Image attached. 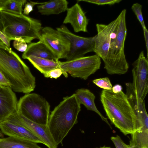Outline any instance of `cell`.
Here are the masks:
<instances>
[{
    "label": "cell",
    "instance_id": "obj_35",
    "mask_svg": "<svg viewBox=\"0 0 148 148\" xmlns=\"http://www.w3.org/2000/svg\"><path fill=\"white\" fill-rule=\"evenodd\" d=\"M3 30V26L1 20L0 12V31L2 32Z\"/></svg>",
    "mask_w": 148,
    "mask_h": 148
},
{
    "label": "cell",
    "instance_id": "obj_37",
    "mask_svg": "<svg viewBox=\"0 0 148 148\" xmlns=\"http://www.w3.org/2000/svg\"><path fill=\"white\" fill-rule=\"evenodd\" d=\"M4 137V134L0 130V138H3Z\"/></svg>",
    "mask_w": 148,
    "mask_h": 148
},
{
    "label": "cell",
    "instance_id": "obj_15",
    "mask_svg": "<svg viewBox=\"0 0 148 148\" xmlns=\"http://www.w3.org/2000/svg\"><path fill=\"white\" fill-rule=\"evenodd\" d=\"M66 11V15L63 23L71 24L75 32H87L89 20L79 4L78 3H76L71 8H68Z\"/></svg>",
    "mask_w": 148,
    "mask_h": 148
},
{
    "label": "cell",
    "instance_id": "obj_13",
    "mask_svg": "<svg viewBox=\"0 0 148 148\" xmlns=\"http://www.w3.org/2000/svg\"><path fill=\"white\" fill-rule=\"evenodd\" d=\"M18 101L16 95L9 86H0V123L17 111Z\"/></svg>",
    "mask_w": 148,
    "mask_h": 148
},
{
    "label": "cell",
    "instance_id": "obj_26",
    "mask_svg": "<svg viewBox=\"0 0 148 148\" xmlns=\"http://www.w3.org/2000/svg\"><path fill=\"white\" fill-rule=\"evenodd\" d=\"M78 1H84L98 5H113L120 3L121 0H78Z\"/></svg>",
    "mask_w": 148,
    "mask_h": 148
},
{
    "label": "cell",
    "instance_id": "obj_2",
    "mask_svg": "<svg viewBox=\"0 0 148 148\" xmlns=\"http://www.w3.org/2000/svg\"><path fill=\"white\" fill-rule=\"evenodd\" d=\"M0 71L14 92L26 94L34 90L35 77L18 55L7 46L0 47Z\"/></svg>",
    "mask_w": 148,
    "mask_h": 148
},
{
    "label": "cell",
    "instance_id": "obj_7",
    "mask_svg": "<svg viewBox=\"0 0 148 148\" xmlns=\"http://www.w3.org/2000/svg\"><path fill=\"white\" fill-rule=\"evenodd\" d=\"M58 63L59 68L72 77L86 80L100 69L101 62L95 54L64 62L59 60Z\"/></svg>",
    "mask_w": 148,
    "mask_h": 148
},
{
    "label": "cell",
    "instance_id": "obj_5",
    "mask_svg": "<svg viewBox=\"0 0 148 148\" xmlns=\"http://www.w3.org/2000/svg\"><path fill=\"white\" fill-rule=\"evenodd\" d=\"M126 10L123 9L119 15V19L117 34L111 35L107 56L103 61L104 69L110 75H123L129 68L124 51L127 34L126 23Z\"/></svg>",
    "mask_w": 148,
    "mask_h": 148
},
{
    "label": "cell",
    "instance_id": "obj_25",
    "mask_svg": "<svg viewBox=\"0 0 148 148\" xmlns=\"http://www.w3.org/2000/svg\"><path fill=\"white\" fill-rule=\"evenodd\" d=\"M62 74H63L66 77H67L68 76L67 73L63 71L60 68H57L53 69L44 75L46 78H53L56 79L60 77Z\"/></svg>",
    "mask_w": 148,
    "mask_h": 148
},
{
    "label": "cell",
    "instance_id": "obj_31",
    "mask_svg": "<svg viewBox=\"0 0 148 148\" xmlns=\"http://www.w3.org/2000/svg\"><path fill=\"white\" fill-rule=\"evenodd\" d=\"M143 33L144 34V38L145 41L146 48L147 51V58H148V31L146 28V26L142 27Z\"/></svg>",
    "mask_w": 148,
    "mask_h": 148
},
{
    "label": "cell",
    "instance_id": "obj_8",
    "mask_svg": "<svg viewBox=\"0 0 148 148\" xmlns=\"http://www.w3.org/2000/svg\"><path fill=\"white\" fill-rule=\"evenodd\" d=\"M59 60L66 59L69 51L70 44L68 39L57 29L48 26L42 28L40 39Z\"/></svg>",
    "mask_w": 148,
    "mask_h": 148
},
{
    "label": "cell",
    "instance_id": "obj_34",
    "mask_svg": "<svg viewBox=\"0 0 148 148\" xmlns=\"http://www.w3.org/2000/svg\"><path fill=\"white\" fill-rule=\"evenodd\" d=\"M6 0H0V12L2 11L3 8Z\"/></svg>",
    "mask_w": 148,
    "mask_h": 148
},
{
    "label": "cell",
    "instance_id": "obj_33",
    "mask_svg": "<svg viewBox=\"0 0 148 148\" xmlns=\"http://www.w3.org/2000/svg\"><path fill=\"white\" fill-rule=\"evenodd\" d=\"M122 87L119 84H116L112 87V91L115 93H117L122 91Z\"/></svg>",
    "mask_w": 148,
    "mask_h": 148
},
{
    "label": "cell",
    "instance_id": "obj_23",
    "mask_svg": "<svg viewBox=\"0 0 148 148\" xmlns=\"http://www.w3.org/2000/svg\"><path fill=\"white\" fill-rule=\"evenodd\" d=\"M92 82L95 85L103 89L111 90L112 86L111 82L107 77L95 79Z\"/></svg>",
    "mask_w": 148,
    "mask_h": 148
},
{
    "label": "cell",
    "instance_id": "obj_19",
    "mask_svg": "<svg viewBox=\"0 0 148 148\" xmlns=\"http://www.w3.org/2000/svg\"><path fill=\"white\" fill-rule=\"evenodd\" d=\"M68 4L66 0H54L38 5L37 8L42 15L57 14L66 11Z\"/></svg>",
    "mask_w": 148,
    "mask_h": 148
},
{
    "label": "cell",
    "instance_id": "obj_16",
    "mask_svg": "<svg viewBox=\"0 0 148 148\" xmlns=\"http://www.w3.org/2000/svg\"><path fill=\"white\" fill-rule=\"evenodd\" d=\"M30 56H34L40 58L53 60H59L45 44L39 40L36 42H31L27 45V48L22 55L24 59Z\"/></svg>",
    "mask_w": 148,
    "mask_h": 148
},
{
    "label": "cell",
    "instance_id": "obj_11",
    "mask_svg": "<svg viewBox=\"0 0 148 148\" xmlns=\"http://www.w3.org/2000/svg\"><path fill=\"white\" fill-rule=\"evenodd\" d=\"M6 120H8L26 128L41 140L48 148H57L56 145L49 129L47 125L34 123L23 115L15 112Z\"/></svg>",
    "mask_w": 148,
    "mask_h": 148
},
{
    "label": "cell",
    "instance_id": "obj_36",
    "mask_svg": "<svg viewBox=\"0 0 148 148\" xmlns=\"http://www.w3.org/2000/svg\"><path fill=\"white\" fill-rule=\"evenodd\" d=\"M6 46L0 39V47H4Z\"/></svg>",
    "mask_w": 148,
    "mask_h": 148
},
{
    "label": "cell",
    "instance_id": "obj_12",
    "mask_svg": "<svg viewBox=\"0 0 148 148\" xmlns=\"http://www.w3.org/2000/svg\"><path fill=\"white\" fill-rule=\"evenodd\" d=\"M119 19V16L108 25L96 24L97 33L95 36L94 52L103 60L109 50L112 33Z\"/></svg>",
    "mask_w": 148,
    "mask_h": 148
},
{
    "label": "cell",
    "instance_id": "obj_6",
    "mask_svg": "<svg viewBox=\"0 0 148 148\" xmlns=\"http://www.w3.org/2000/svg\"><path fill=\"white\" fill-rule=\"evenodd\" d=\"M50 110V105L45 98L36 93H29L20 97L16 111L34 123L47 125Z\"/></svg>",
    "mask_w": 148,
    "mask_h": 148
},
{
    "label": "cell",
    "instance_id": "obj_38",
    "mask_svg": "<svg viewBox=\"0 0 148 148\" xmlns=\"http://www.w3.org/2000/svg\"><path fill=\"white\" fill-rule=\"evenodd\" d=\"M112 148L110 147H106L105 146H104L102 147H101L99 148Z\"/></svg>",
    "mask_w": 148,
    "mask_h": 148
},
{
    "label": "cell",
    "instance_id": "obj_14",
    "mask_svg": "<svg viewBox=\"0 0 148 148\" xmlns=\"http://www.w3.org/2000/svg\"><path fill=\"white\" fill-rule=\"evenodd\" d=\"M0 129L3 134L9 137L44 144L41 140L28 129L10 121L5 120L0 123Z\"/></svg>",
    "mask_w": 148,
    "mask_h": 148
},
{
    "label": "cell",
    "instance_id": "obj_29",
    "mask_svg": "<svg viewBox=\"0 0 148 148\" xmlns=\"http://www.w3.org/2000/svg\"><path fill=\"white\" fill-rule=\"evenodd\" d=\"M44 2H38L31 1L26 2L25 5L23 14L26 16L28 15L29 13L33 10L34 7L35 5L43 4Z\"/></svg>",
    "mask_w": 148,
    "mask_h": 148
},
{
    "label": "cell",
    "instance_id": "obj_9",
    "mask_svg": "<svg viewBox=\"0 0 148 148\" xmlns=\"http://www.w3.org/2000/svg\"><path fill=\"white\" fill-rule=\"evenodd\" d=\"M56 29L64 35L70 42V49L66 59V61L82 57L88 52H94L95 36L84 37L77 36L64 25L57 28Z\"/></svg>",
    "mask_w": 148,
    "mask_h": 148
},
{
    "label": "cell",
    "instance_id": "obj_27",
    "mask_svg": "<svg viewBox=\"0 0 148 148\" xmlns=\"http://www.w3.org/2000/svg\"><path fill=\"white\" fill-rule=\"evenodd\" d=\"M13 46L15 49L21 52H24L27 47L26 42L21 38L16 39L14 41Z\"/></svg>",
    "mask_w": 148,
    "mask_h": 148
},
{
    "label": "cell",
    "instance_id": "obj_3",
    "mask_svg": "<svg viewBox=\"0 0 148 148\" xmlns=\"http://www.w3.org/2000/svg\"><path fill=\"white\" fill-rule=\"evenodd\" d=\"M81 104L75 93L64 97L50 114L47 126L56 145L62 143L65 137L78 122Z\"/></svg>",
    "mask_w": 148,
    "mask_h": 148
},
{
    "label": "cell",
    "instance_id": "obj_22",
    "mask_svg": "<svg viewBox=\"0 0 148 148\" xmlns=\"http://www.w3.org/2000/svg\"><path fill=\"white\" fill-rule=\"evenodd\" d=\"M26 2V0H6L2 11L15 14H22L23 6Z\"/></svg>",
    "mask_w": 148,
    "mask_h": 148
},
{
    "label": "cell",
    "instance_id": "obj_28",
    "mask_svg": "<svg viewBox=\"0 0 148 148\" xmlns=\"http://www.w3.org/2000/svg\"><path fill=\"white\" fill-rule=\"evenodd\" d=\"M110 139L114 143L116 148H130L129 145L125 144L118 135L116 136H112Z\"/></svg>",
    "mask_w": 148,
    "mask_h": 148
},
{
    "label": "cell",
    "instance_id": "obj_18",
    "mask_svg": "<svg viewBox=\"0 0 148 148\" xmlns=\"http://www.w3.org/2000/svg\"><path fill=\"white\" fill-rule=\"evenodd\" d=\"M131 134L130 148H148V123H139Z\"/></svg>",
    "mask_w": 148,
    "mask_h": 148
},
{
    "label": "cell",
    "instance_id": "obj_17",
    "mask_svg": "<svg viewBox=\"0 0 148 148\" xmlns=\"http://www.w3.org/2000/svg\"><path fill=\"white\" fill-rule=\"evenodd\" d=\"M75 94L81 105L83 104L87 110L96 112L102 120L106 123L111 128H112L107 118L105 117L101 113L96 106L95 103V97L93 93L88 89L81 88L77 90Z\"/></svg>",
    "mask_w": 148,
    "mask_h": 148
},
{
    "label": "cell",
    "instance_id": "obj_1",
    "mask_svg": "<svg viewBox=\"0 0 148 148\" xmlns=\"http://www.w3.org/2000/svg\"><path fill=\"white\" fill-rule=\"evenodd\" d=\"M100 99L109 119L125 135L136 130V117L126 94L122 91L115 93L112 90L103 89Z\"/></svg>",
    "mask_w": 148,
    "mask_h": 148
},
{
    "label": "cell",
    "instance_id": "obj_30",
    "mask_svg": "<svg viewBox=\"0 0 148 148\" xmlns=\"http://www.w3.org/2000/svg\"><path fill=\"white\" fill-rule=\"evenodd\" d=\"M10 84L9 82L0 71V86H7L10 87Z\"/></svg>",
    "mask_w": 148,
    "mask_h": 148
},
{
    "label": "cell",
    "instance_id": "obj_20",
    "mask_svg": "<svg viewBox=\"0 0 148 148\" xmlns=\"http://www.w3.org/2000/svg\"><path fill=\"white\" fill-rule=\"evenodd\" d=\"M26 59L43 75L53 69L59 68V60L56 61L34 56H29Z\"/></svg>",
    "mask_w": 148,
    "mask_h": 148
},
{
    "label": "cell",
    "instance_id": "obj_24",
    "mask_svg": "<svg viewBox=\"0 0 148 148\" xmlns=\"http://www.w3.org/2000/svg\"><path fill=\"white\" fill-rule=\"evenodd\" d=\"M131 9L136 15L142 27L145 26L142 13V5L136 3L132 5Z\"/></svg>",
    "mask_w": 148,
    "mask_h": 148
},
{
    "label": "cell",
    "instance_id": "obj_32",
    "mask_svg": "<svg viewBox=\"0 0 148 148\" xmlns=\"http://www.w3.org/2000/svg\"><path fill=\"white\" fill-rule=\"evenodd\" d=\"M0 39L5 45L8 47H10V41L1 31H0Z\"/></svg>",
    "mask_w": 148,
    "mask_h": 148
},
{
    "label": "cell",
    "instance_id": "obj_4",
    "mask_svg": "<svg viewBox=\"0 0 148 148\" xmlns=\"http://www.w3.org/2000/svg\"><path fill=\"white\" fill-rule=\"evenodd\" d=\"M3 26L2 33L10 41L18 38L29 43L35 39H40L42 27L38 20L23 14H16L3 11L0 12Z\"/></svg>",
    "mask_w": 148,
    "mask_h": 148
},
{
    "label": "cell",
    "instance_id": "obj_10",
    "mask_svg": "<svg viewBox=\"0 0 148 148\" xmlns=\"http://www.w3.org/2000/svg\"><path fill=\"white\" fill-rule=\"evenodd\" d=\"M133 80L132 83L139 97L144 101L148 92V61L142 51L132 64Z\"/></svg>",
    "mask_w": 148,
    "mask_h": 148
},
{
    "label": "cell",
    "instance_id": "obj_21",
    "mask_svg": "<svg viewBox=\"0 0 148 148\" xmlns=\"http://www.w3.org/2000/svg\"><path fill=\"white\" fill-rule=\"evenodd\" d=\"M0 148H42L37 143L11 137L0 138Z\"/></svg>",
    "mask_w": 148,
    "mask_h": 148
}]
</instances>
